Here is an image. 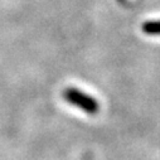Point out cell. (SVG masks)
<instances>
[{"instance_id":"obj_1","label":"cell","mask_w":160,"mask_h":160,"mask_svg":"<svg viewBox=\"0 0 160 160\" xmlns=\"http://www.w3.org/2000/svg\"><path fill=\"white\" fill-rule=\"evenodd\" d=\"M64 98H66L67 102L72 103L73 106H76L78 108H81L82 111H85L87 113L93 115V113H96L98 111V103H97V101L92 96L85 93L81 90L67 88L64 91Z\"/></svg>"},{"instance_id":"obj_2","label":"cell","mask_w":160,"mask_h":160,"mask_svg":"<svg viewBox=\"0 0 160 160\" xmlns=\"http://www.w3.org/2000/svg\"><path fill=\"white\" fill-rule=\"evenodd\" d=\"M144 32L148 34H160V22H149L142 27Z\"/></svg>"}]
</instances>
